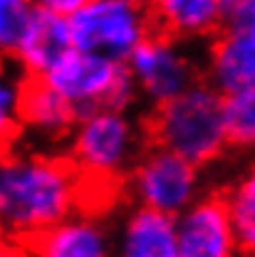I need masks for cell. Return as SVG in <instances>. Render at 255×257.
Wrapping results in <instances>:
<instances>
[{
  "instance_id": "9",
  "label": "cell",
  "mask_w": 255,
  "mask_h": 257,
  "mask_svg": "<svg viewBox=\"0 0 255 257\" xmlns=\"http://www.w3.org/2000/svg\"><path fill=\"white\" fill-rule=\"evenodd\" d=\"M23 242L30 257H112L107 227L84 213H72Z\"/></svg>"
},
{
  "instance_id": "16",
  "label": "cell",
  "mask_w": 255,
  "mask_h": 257,
  "mask_svg": "<svg viewBox=\"0 0 255 257\" xmlns=\"http://www.w3.org/2000/svg\"><path fill=\"white\" fill-rule=\"evenodd\" d=\"M25 72L13 57H0V149H8L20 134V96Z\"/></svg>"
},
{
  "instance_id": "2",
  "label": "cell",
  "mask_w": 255,
  "mask_h": 257,
  "mask_svg": "<svg viewBox=\"0 0 255 257\" xmlns=\"http://www.w3.org/2000/svg\"><path fill=\"white\" fill-rule=\"evenodd\" d=\"M144 131L149 144L174 151L196 168L216 161L230 146L223 94L208 82H196L179 96L156 104Z\"/></svg>"
},
{
  "instance_id": "20",
  "label": "cell",
  "mask_w": 255,
  "mask_h": 257,
  "mask_svg": "<svg viewBox=\"0 0 255 257\" xmlns=\"http://www.w3.org/2000/svg\"><path fill=\"white\" fill-rule=\"evenodd\" d=\"M0 257H30L25 247H13L8 242H0Z\"/></svg>"
},
{
  "instance_id": "14",
  "label": "cell",
  "mask_w": 255,
  "mask_h": 257,
  "mask_svg": "<svg viewBox=\"0 0 255 257\" xmlns=\"http://www.w3.org/2000/svg\"><path fill=\"white\" fill-rule=\"evenodd\" d=\"M117 257H179L174 215L136 205L122 227Z\"/></svg>"
},
{
  "instance_id": "13",
  "label": "cell",
  "mask_w": 255,
  "mask_h": 257,
  "mask_svg": "<svg viewBox=\"0 0 255 257\" xmlns=\"http://www.w3.org/2000/svg\"><path fill=\"white\" fill-rule=\"evenodd\" d=\"M79 114L57 89H52L42 77H25L20 96V128L60 141L72 134Z\"/></svg>"
},
{
  "instance_id": "4",
  "label": "cell",
  "mask_w": 255,
  "mask_h": 257,
  "mask_svg": "<svg viewBox=\"0 0 255 257\" xmlns=\"http://www.w3.org/2000/svg\"><path fill=\"white\" fill-rule=\"evenodd\" d=\"M72 47L127 62L141 40L154 32L144 0H87L67 15Z\"/></svg>"
},
{
  "instance_id": "7",
  "label": "cell",
  "mask_w": 255,
  "mask_h": 257,
  "mask_svg": "<svg viewBox=\"0 0 255 257\" xmlns=\"http://www.w3.org/2000/svg\"><path fill=\"white\" fill-rule=\"evenodd\" d=\"M127 69L136 92L146 96L154 106L201 82V72L191 55L181 47V40L156 30L136 45L127 60Z\"/></svg>"
},
{
  "instance_id": "18",
  "label": "cell",
  "mask_w": 255,
  "mask_h": 257,
  "mask_svg": "<svg viewBox=\"0 0 255 257\" xmlns=\"http://www.w3.org/2000/svg\"><path fill=\"white\" fill-rule=\"evenodd\" d=\"M32 0H0V57H13L35 15Z\"/></svg>"
},
{
  "instance_id": "3",
  "label": "cell",
  "mask_w": 255,
  "mask_h": 257,
  "mask_svg": "<svg viewBox=\"0 0 255 257\" xmlns=\"http://www.w3.org/2000/svg\"><path fill=\"white\" fill-rule=\"evenodd\" d=\"M69 161L82 176L84 203L92 193L104 195V188L119 186L131 166L146 149V131L136 126L127 109H95L77 119L72 128Z\"/></svg>"
},
{
  "instance_id": "5",
  "label": "cell",
  "mask_w": 255,
  "mask_h": 257,
  "mask_svg": "<svg viewBox=\"0 0 255 257\" xmlns=\"http://www.w3.org/2000/svg\"><path fill=\"white\" fill-rule=\"evenodd\" d=\"M42 79L57 89L79 116L95 109H129L136 96L127 62L79 52L74 47L47 69Z\"/></svg>"
},
{
  "instance_id": "11",
  "label": "cell",
  "mask_w": 255,
  "mask_h": 257,
  "mask_svg": "<svg viewBox=\"0 0 255 257\" xmlns=\"http://www.w3.org/2000/svg\"><path fill=\"white\" fill-rule=\"evenodd\" d=\"M154 30L176 40L216 37L225 25L223 0H146Z\"/></svg>"
},
{
  "instance_id": "8",
  "label": "cell",
  "mask_w": 255,
  "mask_h": 257,
  "mask_svg": "<svg viewBox=\"0 0 255 257\" xmlns=\"http://www.w3.org/2000/svg\"><path fill=\"white\" fill-rule=\"evenodd\" d=\"M174 220L179 257H240L223 195H198Z\"/></svg>"
},
{
  "instance_id": "21",
  "label": "cell",
  "mask_w": 255,
  "mask_h": 257,
  "mask_svg": "<svg viewBox=\"0 0 255 257\" xmlns=\"http://www.w3.org/2000/svg\"><path fill=\"white\" fill-rule=\"evenodd\" d=\"M238 3H240V0H223L225 10H230V8H233V5H238Z\"/></svg>"
},
{
  "instance_id": "1",
  "label": "cell",
  "mask_w": 255,
  "mask_h": 257,
  "mask_svg": "<svg viewBox=\"0 0 255 257\" xmlns=\"http://www.w3.org/2000/svg\"><path fill=\"white\" fill-rule=\"evenodd\" d=\"M84 205V183L69 159L0 149V230L28 240Z\"/></svg>"
},
{
  "instance_id": "6",
  "label": "cell",
  "mask_w": 255,
  "mask_h": 257,
  "mask_svg": "<svg viewBox=\"0 0 255 257\" xmlns=\"http://www.w3.org/2000/svg\"><path fill=\"white\" fill-rule=\"evenodd\" d=\"M129 188L141 208L179 215L198 198V168L168 149L149 144L129 171Z\"/></svg>"
},
{
  "instance_id": "12",
  "label": "cell",
  "mask_w": 255,
  "mask_h": 257,
  "mask_svg": "<svg viewBox=\"0 0 255 257\" xmlns=\"http://www.w3.org/2000/svg\"><path fill=\"white\" fill-rule=\"evenodd\" d=\"M69 50H72V37H69L67 15H57V13L37 8L13 60L20 64V69L28 77H42Z\"/></svg>"
},
{
  "instance_id": "15",
  "label": "cell",
  "mask_w": 255,
  "mask_h": 257,
  "mask_svg": "<svg viewBox=\"0 0 255 257\" xmlns=\"http://www.w3.org/2000/svg\"><path fill=\"white\" fill-rule=\"evenodd\" d=\"M243 257H255V166H250L223 195Z\"/></svg>"
},
{
  "instance_id": "19",
  "label": "cell",
  "mask_w": 255,
  "mask_h": 257,
  "mask_svg": "<svg viewBox=\"0 0 255 257\" xmlns=\"http://www.w3.org/2000/svg\"><path fill=\"white\" fill-rule=\"evenodd\" d=\"M32 3L40 10H50V13H57V15H72L87 0H32Z\"/></svg>"
},
{
  "instance_id": "10",
  "label": "cell",
  "mask_w": 255,
  "mask_h": 257,
  "mask_svg": "<svg viewBox=\"0 0 255 257\" xmlns=\"http://www.w3.org/2000/svg\"><path fill=\"white\" fill-rule=\"evenodd\" d=\"M208 84L221 94L255 89V37L223 25L208 52Z\"/></svg>"
},
{
  "instance_id": "17",
  "label": "cell",
  "mask_w": 255,
  "mask_h": 257,
  "mask_svg": "<svg viewBox=\"0 0 255 257\" xmlns=\"http://www.w3.org/2000/svg\"><path fill=\"white\" fill-rule=\"evenodd\" d=\"M223 116L228 144L255 146V92H230L223 94Z\"/></svg>"
}]
</instances>
